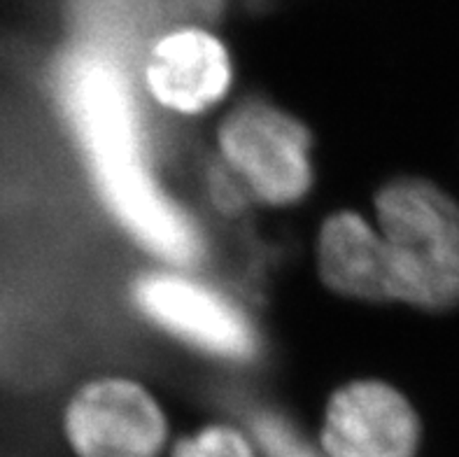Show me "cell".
<instances>
[{
  "mask_svg": "<svg viewBox=\"0 0 459 457\" xmlns=\"http://www.w3.org/2000/svg\"><path fill=\"white\" fill-rule=\"evenodd\" d=\"M390 267L392 306L459 311V197L429 175H392L371 197Z\"/></svg>",
  "mask_w": 459,
  "mask_h": 457,
  "instance_id": "cell-1",
  "label": "cell"
},
{
  "mask_svg": "<svg viewBox=\"0 0 459 457\" xmlns=\"http://www.w3.org/2000/svg\"><path fill=\"white\" fill-rule=\"evenodd\" d=\"M212 163L250 208L294 210L317 185L315 134L297 112L266 96H245L220 112Z\"/></svg>",
  "mask_w": 459,
  "mask_h": 457,
  "instance_id": "cell-2",
  "label": "cell"
},
{
  "mask_svg": "<svg viewBox=\"0 0 459 457\" xmlns=\"http://www.w3.org/2000/svg\"><path fill=\"white\" fill-rule=\"evenodd\" d=\"M128 306L150 330L220 365H255L262 355V331L250 308L182 264L135 273Z\"/></svg>",
  "mask_w": 459,
  "mask_h": 457,
  "instance_id": "cell-3",
  "label": "cell"
},
{
  "mask_svg": "<svg viewBox=\"0 0 459 457\" xmlns=\"http://www.w3.org/2000/svg\"><path fill=\"white\" fill-rule=\"evenodd\" d=\"M58 429L73 457H166L175 439L161 397L119 371L77 382L61 406Z\"/></svg>",
  "mask_w": 459,
  "mask_h": 457,
  "instance_id": "cell-4",
  "label": "cell"
},
{
  "mask_svg": "<svg viewBox=\"0 0 459 457\" xmlns=\"http://www.w3.org/2000/svg\"><path fill=\"white\" fill-rule=\"evenodd\" d=\"M143 96L173 119H205L231 103L236 61L227 40L204 23L161 31L140 58Z\"/></svg>",
  "mask_w": 459,
  "mask_h": 457,
  "instance_id": "cell-5",
  "label": "cell"
},
{
  "mask_svg": "<svg viewBox=\"0 0 459 457\" xmlns=\"http://www.w3.org/2000/svg\"><path fill=\"white\" fill-rule=\"evenodd\" d=\"M315 446L320 457H420L425 417L394 381L348 378L326 394Z\"/></svg>",
  "mask_w": 459,
  "mask_h": 457,
  "instance_id": "cell-6",
  "label": "cell"
},
{
  "mask_svg": "<svg viewBox=\"0 0 459 457\" xmlns=\"http://www.w3.org/2000/svg\"><path fill=\"white\" fill-rule=\"evenodd\" d=\"M315 278L329 294L359 306H392L390 267L371 213L329 210L315 229Z\"/></svg>",
  "mask_w": 459,
  "mask_h": 457,
  "instance_id": "cell-7",
  "label": "cell"
},
{
  "mask_svg": "<svg viewBox=\"0 0 459 457\" xmlns=\"http://www.w3.org/2000/svg\"><path fill=\"white\" fill-rule=\"evenodd\" d=\"M166 457H264V453L245 425L215 417L175 436Z\"/></svg>",
  "mask_w": 459,
  "mask_h": 457,
  "instance_id": "cell-8",
  "label": "cell"
}]
</instances>
